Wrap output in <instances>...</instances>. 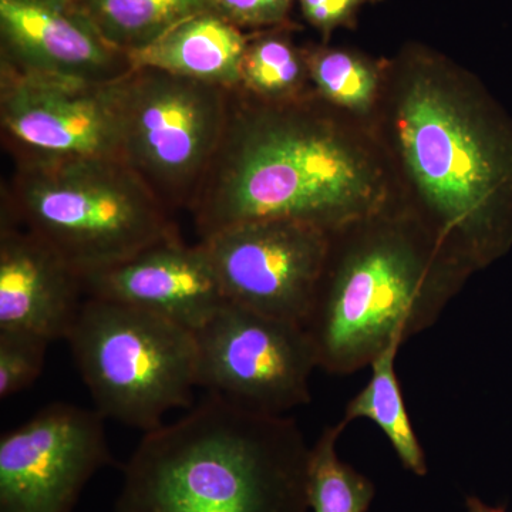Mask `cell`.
Segmentation results:
<instances>
[{"mask_svg": "<svg viewBox=\"0 0 512 512\" xmlns=\"http://www.w3.org/2000/svg\"><path fill=\"white\" fill-rule=\"evenodd\" d=\"M467 512H508L503 507H493V505L485 504L476 495H470L466 500Z\"/></svg>", "mask_w": 512, "mask_h": 512, "instance_id": "cell-24", "label": "cell"}, {"mask_svg": "<svg viewBox=\"0 0 512 512\" xmlns=\"http://www.w3.org/2000/svg\"><path fill=\"white\" fill-rule=\"evenodd\" d=\"M248 43L242 29L210 9L127 55L133 69H156L232 90L241 87Z\"/></svg>", "mask_w": 512, "mask_h": 512, "instance_id": "cell-15", "label": "cell"}, {"mask_svg": "<svg viewBox=\"0 0 512 512\" xmlns=\"http://www.w3.org/2000/svg\"><path fill=\"white\" fill-rule=\"evenodd\" d=\"M111 46L130 53L178 23L211 9V0H73Z\"/></svg>", "mask_w": 512, "mask_h": 512, "instance_id": "cell-17", "label": "cell"}, {"mask_svg": "<svg viewBox=\"0 0 512 512\" xmlns=\"http://www.w3.org/2000/svg\"><path fill=\"white\" fill-rule=\"evenodd\" d=\"M332 234L295 221H255L200 242L228 302L269 318L303 323L328 261Z\"/></svg>", "mask_w": 512, "mask_h": 512, "instance_id": "cell-9", "label": "cell"}, {"mask_svg": "<svg viewBox=\"0 0 512 512\" xmlns=\"http://www.w3.org/2000/svg\"><path fill=\"white\" fill-rule=\"evenodd\" d=\"M84 301L83 276L42 238L2 212L0 330L66 340Z\"/></svg>", "mask_w": 512, "mask_h": 512, "instance_id": "cell-14", "label": "cell"}, {"mask_svg": "<svg viewBox=\"0 0 512 512\" xmlns=\"http://www.w3.org/2000/svg\"><path fill=\"white\" fill-rule=\"evenodd\" d=\"M89 298L154 313L197 332L228 303L220 278L201 242L174 238L119 265L83 276Z\"/></svg>", "mask_w": 512, "mask_h": 512, "instance_id": "cell-13", "label": "cell"}, {"mask_svg": "<svg viewBox=\"0 0 512 512\" xmlns=\"http://www.w3.org/2000/svg\"><path fill=\"white\" fill-rule=\"evenodd\" d=\"M309 450L291 417L208 393L147 431L114 512H309Z\"/></svg>", "mask_w": 512, "mask_h": 512, "instance_id": "cell-3", "label": "cell"}, {"mask_svg": "<svg viewBox=\"0 0 512 512\" xmlns=\"http://www.w3.org/2000/svg\"><path fill=\"white\" fill-rule=\"evenodd\" d=\"M397 153L417 217L471 272L512 245V124L450 67L417 60L397 87Z\"/></svg>", "mask_w": 512, "mask_h": 512, "instance_id": "cell-2", "label": "cell"}, {"mask_svg": "<svg viewBox=\"0 0 512 512\" xmlns=\"http://www.w3.org/2000/svg\"><path fill=\"white\" fill-rule=\"evenodd\" d=\"M198 387L256 412L284 416L311 403L315 349L299 323L228 302L195 332Z\"/></svg>", "mask_w": 512, "mask_h": 512, "instance_id": "cell-8", "label": "cell"}, {"mask_svg": "<svg viewBox=\"0 0 512 512\" xmlns=\"http://www.w3.org/2000/svg\"><path fill=\"white\" fill-rule=\"evenodd\" d=\"M298 0H211V10L232 25L266 28L281 25Z\"/></svg>", "mask_w": 512, "mask_h": 512, "instance_id": "cell-22", "label": "cell"}, {"mask_svg": "<svg viewBox=\"0 0 512 512\" xmlns=\"http://www.w3.org/2000/svg\"><path fill=\"white\" fill-rule=\"evenodd\" d=\"M373 2L376 0H298L303 18L325 37L333 30L349 26L357 12Z\"/></svg>", "mask_w": 512, "mask_h": 512, "instance_id": "cell-23", "label": "cell"}, {"mask_svg": "<svg viewBox=\"0 0 512 512\" xmlns=\"http://www.w3.org/2000/svg\"><path fill=\"white\" fill-rule=\"evenodd\" d=\"M376 161L311 97L229 93L220 147L192 200L198 237L255 221H295L329 234L384 212Z\"/></svg>", "mask_w": 512, "mask_h": 512, "instance_id": "cell-1", "label": "cell"}, {"mask_svg": "<svg viewBox=\"0 0 512 512\" xmlns=\"http://www.w3.org/2000/svg\"><path fill=\"white\" fill-rule=\"evenodd\" d=\"M50 340L25 330H0V397L29 389L45 366Z\"/></svg>", "mask_w": 512, "mask_h": 512, "instance_id": "cell-21", "label": "cell"}, {"mask_svg": "<svg viewBox=\"0 0 512 512\" xmlns=\"http://www.w3.org/2000/svg\"><path fill=\"white\" fill-rule=\"evenodd\" d=\"M0 33L2 64L18 72L110 84L133 70L73 0H0Z\"/></svg>", "mask_w": 512, "mask_h": 512, "instance_id": "cell-12", "label": "cell"}, {"mask_svg": "<svg viewBox=\"0 0 512 512\" xmlns=\"http://www.w3.org/2000/svg\"><path fill=\"white\" fill-rule=\"evenodd\" d=\"M114 83L66 82L0 64V126L15 161L121 158Z\"/></svg>", "mask_w": 512, "mask_h": 512, "instance_id": "cell-11", "label": "cell"}, {"mask_svg": "<svg viewBox=\"0 0 512 512\" xmlns=\"http://www.w3.org/2000/svg\"><path fill=\"white\" fill-rule=\"evenodd\" d=\"M308 57L284 35L271 33L249 40L241 67V87L268 101H285L306 96Z\"/></svg>", "mask_w": 512, "mask_h": 512, "instance_id": "cell-19", "label": "cell"}, {"mask_svg": "<svg viewBox=\"0 0 512 512\" xmlns=\"http://www.w3.org/2000/svg\"><path fill=\"white\" fill-rule=\"evenodd\" d=\"M109 464L104 417L49 404L0 439V512H72L90 478Z\"/></svg>", "mask_w": 512, "mask_h": 512, "instance_id": "cell-10", "label": "cell"}, {"mask_svg": "<svg viewBox=\"0 0 512 512\" xmlns=\"http://www.w3.org/2000/svg\"><path fill=\"white\" fill-rule=\"evenodd\" d=\"M83 382L104 417L146 431L192 406L198 355L192 330L99 298L83 302L67 336Z\"/></svg>", "mask_w": 512, "mask_h": 512, "instance_id": "cell-6", "label": "cell"}, {"mask_svg": "<svg viewBox=\"0 0 512 512\" xmlns=\"http://www.w3.org/2000/svg\"><path fill=\"white\" fill-rule=\"evenodd\" d=\"M473 274L417 217L386 212L332 234L303 323L318 367L352 375L431 328Z\"/></svg>", "mask_w": 512, "mask_h": 512, "instance_id": "cell-4", "label": "cell"}, {"mask_svg": "<svg viewBox=\"0 0 512 512\" xmlns=\"http://www.w3.org/2000/svg\"><path fill=\"white\" fill-rule=\"evenodd\" d=\"M346 424L326 427L309 450L308 503L313 512H367L375 500L373 481L340 460L338 441Z\"/></svg>", "mask_w": 512, "mask_h": 512, "instance_id": "cell-18", "label": "cell"}, {"mask_svg": "<svg viewBox=\"0 0 512 512\" xmlns=\"http://www.w3.org/2000/svg\"><path fill=\"white\" fill-rule=\"evenodd\" d=\"M400 346H390L373 360L372 377L348 403L343 423L369 419L383 431L394 453L407 471L426 476L429 471L426 453L413 429L396 373V356Z\"/></svg>", "mask_w": 512, "mask_h": 512, "instance_id": "cell-16", "label": "cell"}, {"mask_svg": "<svg viewBox=\"0 0 512 512\" xmlns=\"http://www.w3.org/2000/svg\"><path fill=\"white\" fill-rule=\"evenodd\" d=\"M306 57L320 99L357 114L370 110L379 92V73L369 60L343 49H318Z\"/></svg>", "mask_w": 512, "mask_h": 512, "instance_id": "cell-20", "label": "cell"}, {"mask_svg": "<svg viewBox=\"0 0 512 512\" xmlns=\"http://www.w3.org/2000/svg\"><path fill=\"white\" fill-rule=\"evenodd\" d=\"M2 212L82 276L180 238L167 205L121 158L16 161Z\"/></svg>", "mask_w": 512, "mask_h": 512, "instance_id": "cell-5", "label": "cell"}, {"mask_svg": "<svg viewBox=\"0 0 512 512\" xmlns=\"http://www.w3.org/2000/svg\"><path fill=\"white\" fill-rule=\"evenodd\" d=\"M229 93L156 69L114 83L121 158L168 210L190 208L220 147Z\"/></svg>", "mask_w": 512, "mask_h": 512, "instance_id": "cell-7", "label": "cell"}]
</instances>
